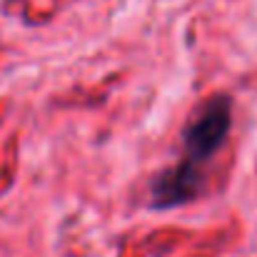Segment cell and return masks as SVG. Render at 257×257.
Instances as JSON below:
<instances>
[{
	"mask_svg": "<svg viewBox=\"0 0 257 257\" xmlns=\"http://www.w3.org/2000/svg\"><path fill=\"white\" fill-rule=\"evenodd\" d=\"M232 125V102L227 95H215L195 112L182 133L185 155L168 168L170 180L185 192H200L202 168L222 148Z\"/></svg>",
	"mask_w": 257,
	"mask_h": 257,
	"instance_id": "6da1fadb",
	"label": "cell"
}]
</instances>
